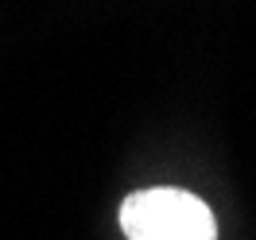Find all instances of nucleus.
Here are the masks:
<instances>
[{"instance_id":"nucleus-1","label":"nucleus","mask_w":256,"mask_h":240,"mask_svg":"<svg viewBox=\"0 0 256 240\" xmlns=\"http://www.w3.org/2000/svg\"><path fill=\"white\" fill-rule=\"evenodd\" d=\"M120 229L128 240H218L210 206L175 186H156L124 198Z\"/></svg>"}]
</instances>
